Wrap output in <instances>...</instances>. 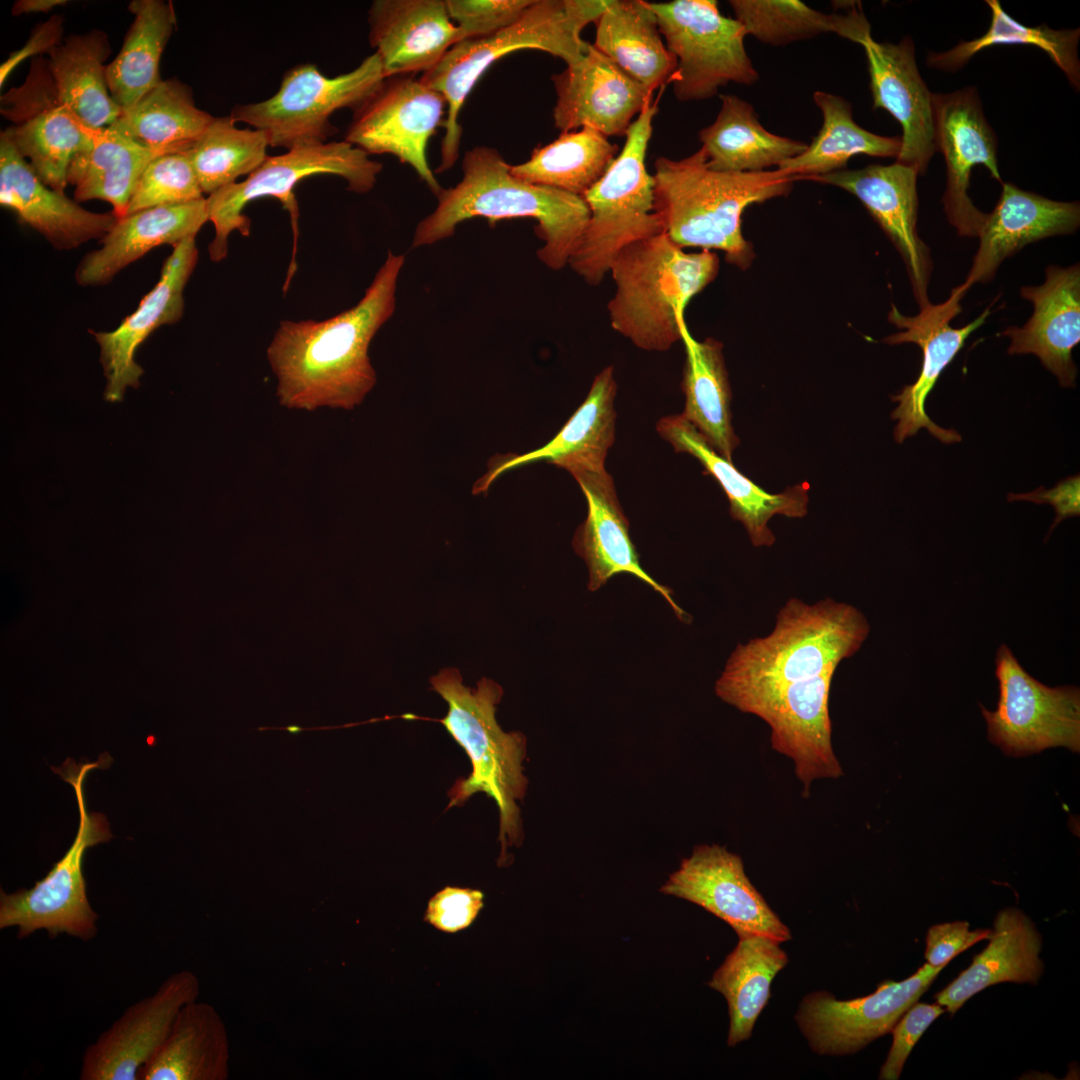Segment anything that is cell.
Instances as JSON below:
<instances>
[{"mask_svg": "<svg viewBox=\"0 0 1080 1080\" xmlns=\"http://www.w3.org/2000/svg\"><path fill=\"white\" fill-rule=\"evenodd\" d=\"M404 261V255L389 250L364 296L335 316L280 322L267 359L283 407L352 410L363 402L377 381L369 345L395 311Z\"/></svg>", "mask_w": 1080, "mask_h": 1080, "instance_id": "obj_1", "label": "cell"}, {"mask_svg": "<svg viewBox=\"0 0 1080 1080\" xmlns=\"http://www.w3.org/2000/svg\"><path fill=\"white\" fill-rule=\"evenodd\" d=\"M870 625L856 607L831 598L808 604L789 599L766 636L738 644L714 690L741 712L788 684L836 669L867 639Z\"/></svg>", "mask_w": 1080, "mask_h": 1080, "instance_id": "obj_2", "label": "cell"}, {"mask_svg": "<svg viewBox=\"0 0 1080 1080\" xmlns=\"http://www.w3.org/2000/svg\"><path fill=\"white\" fill-rule=\"evenodd\" d=\"M463 176L442 189L432 213L416 226L412 247L432 245L451 237L456 227L475 217L495 223L502 219L533 218L544 241L538 258L550 269L568 264L589 221L580 196L514 176L503 156L492 147L477 146L464 154Z\"/></svg>", "mask_w": 1080, "mask_h": 1080, "instance_id": "obj_3", "label": "cell"}, {"mask_svg": "<svg viewBox=\"0 0 1080 1080\" xmlns=\"http://www.w3.org/2000/svg\"><path fill=\"white\" fill-rule=\"evenodd\" d=\"M652 178L654 211L668 237L681 248L721 250L740 269L754 259L752 244L742 234L744 210L787 195L795 180L778 169L714 171L701 148L680 160L658 157Z\"/></svg>", "mask_w": 1080, "mask_h": 1080, "instance_id": "obj_4", "label": "cell"}, {"mask_svg": "<svg viewBox=\"0 0 1080 1080\" xmlns=\"http://www.w3.org/2000/svg\"><path fill=\"white\" fill-rule=\"evenodd\" d=\"M430 683L448 704V712L439 722L465 750L472 765L470 775L457 779L448 791L447 808L463 805L477 792L491 797L500 815L498 865H505L507 847H519L524 837L517 802L523 800L528 785L522 766L527 739L520 731L504 732L499 726L495 714L503 688L497 682L483 677L476 688H469L458 669L444 668Z\"/></svg>", "mask_w": 1080, "mask_h": 1080, "instance_id": "obj_5", "label": "cell"}, {"mask_svg": "<svg viewBox=\"0 0 1080 1080\" xmlns=\"http://www.w3.org/2000/svg\"><path fill=\"white\" fill-rule=\"evenodd\" d=\"M711 250L688 253L665 232L620 251L610 272L612 328L646 351H666L682 339L684 310L718 274Z\"/></svg>", "mask_w": 1080, "mask_h": 1080, "instance_id": "obj_6", "label": "cell"}, {"mask_svg": "<svg viewBox=\"0 0 1080 1080\" xmlns=\"http://www.w3.org/2000/svg\"><path fill=\"white\" fill-rule=\"evenodd\" d=\"M609 0H534L512 25L490 36L460 41L420 80L443 95L446 116L441 162L436 172L450 169L458 159L462 128L459 114L477 81L500 58L523 49H535L561 58L566 64L580 60L590 43L581 38L585 26L595 22Z\"/></svg>", "mask_w": 1080, "mask_h": 1080, "instance_id": "obj_7", "label": "cell"}, {"mask_svg": "<svg viewBox=\"0 0 1080 1080\" xmlns=\"http://www.w3.org/2000/svg\"><path fill=\"white\" fill-rule=\"evenodd\" d=\"M657 102L646 103L626 132L625 144L606 173L582 196L589 221L568 264L597 286L626 246L663 231L654 211L653 178L645 157Z\"/></svg>", "mask_w": 1080, "mask_h": 1080, "instance_id": "obj_8", "label": "cell"}, {"mask_svg": "<svg viewBox=\"0 0 1080 1080\" xmlns=\"http://www.w3.org/2000/svg\"><path fill=\"white\" fill-rule=\"evenodd\" d=\"M112 759L103 753L95 762L76 763L67 758L60 767H51L75 791L79 825L72 845L46 876L29 889L12 893L0 891V929L14 927L24 939L45 930L49 938L59 935L92 940L98 932V914L91 907L83 874L84 855L89 847L112 838L102 813L87 809L84 782L89 772L105 769Z\"/></svg>", "mask_w": 1080, "mask_h": 1080, "instance_id": "obj_9", "label": "cell"}, {"mask_svg": "<svg viewBox=\"0 0 1080 1080\" xmlns=\"http://www.w3.org/2000/svg\"><path fill=\"white\" fill-rule=\"evenodd\" d=\"M381 170L380 162L345 140L295 147L284 154L268 156L244 181L206 197L209 221L215 228L208 247L211 261L219 262L226 257L228 237L233 231L249 236L251 221L243 210L250 202L264 197L278 199L289 211L296 232L298 206L293 190L300 181L314 175H337L346 180L349 190L367 193L373 189Z\"/></svg>", "mask_w": 1080, "mask_h": 1080, "instance_id": "obj_10", "label": "cell"}, {"mask_svg": "<svg viewBox=\"0 0 1080 1080\" xmlns=\"http://www.w3.org/2000/svg\"><path fill=\"white\" fill-rule=\"evenodd\" d=\"M385 80L375 52L352 71L335 77L323 75L312 64H302L286 72L272 97L235 106L230 115L236 122L265 132L269 146L289 150L322 144L336 133L330 116L344 108L357 110Z\"/></svg>", "mask_w": 1080, "mask_h": 1080, "instance_id": "obj_11", "label": "cell"}, {"mask_svg": "<svg viewBox=\"0 0 1080 1080\" xmlns=\"http://www.w3.org/2000/svg\"><path fill=\"white\" fill-rule=\"evenodd\" d=\"M677 67L671 84L679 101H700L733 82L752 85L759 74L744 45L747 33L722 15L715 0L649 3Z\"/></svg>", "mask_w": 1080, "mask_h": 1080, "instance_id": "obj_12", "label": "cell"}, {"mask_svg": "<svg viewBox=\"0 0 1080 1080\" xmlns=\"http://www.w3.org/2000/svg\"><path fill=\"white\" fill-rule=\"evenodd\" d=\"M999 701L995 711L980 705L989 740L1010 756L1065 747L1080 751V690L1048 687L1032 677L1006 644L996 652Z\"/></svg>", "mask_w": 1080, "mask_h": 1080, "instance_id": "obj_13", "label": "cell"}, {"mask_svg": "<svg viewBox=\"0 0 1080 1080\" xmlns=\"http://www.w3.org/2000/svg\"><path fill=\"white\" fill-rule=\"evenodd\" d=\"M6 134L38 177L63 191L73 156L90 146L89 130L60 99L47 58H32L24 82L0 97Z\"/></svg>", "mask_w": 1080, "mask_h": 1080, "instance_id": "obj_14", "label": "cell"}, {"mask_svg": "<svg viewBox=\"0 0 1080 1080\" xmlns=\"http://www.w3.org/2000/svg\"><path fill=\"white\" fill-rule=\"evenodd\" d=\"M442 94L412 75L387 78L354 111L345 141L370 154H391L413 168L437 196L443 189L427 160V144L442 126Z\"/></svg>", "mask_w": 1080, "mask_h": 1080, "instance_id": "obj_15", "label": "cell"}, {"mask_svg": "<svg viewBox=\"0 0 1080 1080\" xmlns=\"http://www.w3.org/2000/svg\"><path fill=\"white\" fill-rule=\"evenodd\" d=\"M943 968L926 963L902 981L886 980L872 994L851 1000H837L826 991L813 992L803 998L795 1020L814 1052L853 1054L891 1032Z\"/></svg>", "mask_w": 1080, "mask_h": 1080, "instance_id": "obj_16", "label": "cell"}, {"mask_svg": "<svg viewBox=\"0 0 1080 1080\" xmlns=\"http://www.w3.org/2000/svg\"><path fill=\"white\" fill-rule=\"evenodd\" d=\"M966 292L967 290L959 285L952 290L945 302L937 305L930 303L915 316H905L892 305L888 319L901 331L885 338V342L892 345L915 343L923 354L921 371L916 381L906 385L898 395L892 397L893 401L898 402L897 408L891 414V418L898 421L894 429V438L898 443L915 435L921 428H926L943 443L961 441L957 431L944 429L928 417L925 402L942 371L961 350L969 335L982 326L990 314V308H986L967 325L952 327L950 321L962 311L960 301Z\"/></svg>", "mask_w": 1080, "mask_h": 1080, "instance_id": "obj_17", "label": "cell"}, {"mask_svg": "<svg viewBox=\"0 0 1080 1080\" xmlns=\"http://www.w3.org/2000/svg\"><path fill=\"white\" fill-rule=\"evenodd\" d=\"M660 892L702 907L730 925L737 936L762 935L779 943L791 939L789 928L749 880L741 857L724 846H695Z\"/></svg>", "mask_w": 1080, "mask_h": 1080, "instance_id": "obj_18", "label": "cell"}, {"mask_svg": "<svg viewBox=\"0 0 1080 1080\" xmlns=\"http://www.w3.org/2000/svg\"><path fill=\"white\" fill-rule=\"evenodd\" d=\"M937 151L944 155L947 183L942 198L949 223L963 237H978L987 213L976 208L968 189L972 168L984 165L1000 182L997 138L974 87L932 93Z\"/></svg>", "mask_w": 1080, "mask_h": 1080, "instance_id": "obj_19", "label": "cell"}, {"mask_svg": "<svg viewBox=\"0 0 1080 1080\" xmlns=\"http://www.w3.org/2000/svg\"><path fill=\"white\" fill-rule=\"evenodd\" d=\"M199 979L190 970L168 976L151 995L126 1008L83 1053L81 1080H138L141 1068L168 1035L179 1011L196 1001Z\"/></svg>", "mask_w": 1080, "mask_h": 1080, "instance_id": "obj_20", "label": "cell"}, {"mask_svg": "<svg viewBox=\"0 0 1080 1080\" xmlns=\"http://www.w3.org/2000/svg\"><path fill=\"white\" fill-rule=\"evenodd\" d=\"M836 669L779 689L750 712L767 723L772 748L794 763L804 795L817 779L839 778L832 746L829 693Z\"/></svg>", "mask_w": 1080, "mask_h": 1080, "instance_id": "obj_21", "label": "cell"}, {"mask_svg": "<svg viewBox=\"0 0 1080 1080\" xmlns=\"http://www.w3.org/2000/svg\"><path fill=\"white\" fill-rule=\"evenodd\" d=\"M917 171L895 162L840 170L812 178L856 196L901 255L920 309L930 304L932 260L917 232Z\"/></svg>", "mask_w": 1080, "mask_h": 1080, "instance_id": "obj_22", "label": "cell"}, {"mask_svg": "<svg viewBox=\"0 0 1080 1080\" xmlns=\"http://www.w3.org/2000/svg\"><path fill=\"white\" fill-rule=\"evenodd\" d=\"M198 255L195 238L174 246L163 263L158 282L134 312L113 331H90L100 347L107 401H122L128 387H139L144 371L135 361L136 351L154 330L175 324L182 318L183 291L198 262Z\"/></svg>", "mask_w": 1080, "mask_h": 1080, "instance_id": "obj_23", "label": "cell"}, {"mask_svg": "<svg viewBox=\"0 0 1080 1080\" xmlns=\"http://www.w3.org/2000/svg\"><path fill=\"white\" fill-rule=\"evenodd\" d=\"M551 80L557 96L553 120L561 133L589 127L606 137L626 135L652 96L593 44Z\"/></svg>", "mask_w": 1080, "mask_h": 1080, "instance_id": "obj_24", "label": "cell"}, {"mask_svg": "<svg viewBox=\"0 0 1080 1080\" xmlns=\"http://www.w3.org/2000/svg\"><path fill=\"white\" fill-rule=\"evenodd\" d=\"M564 469L578 482L587 501V517L575 532L573 547L587 565L588 589L596 591L614 575L629 573L664 597L679 620L688 622L689 615L673 600L672 591L642 568L629 536L628 520L604 464L581 462Z\"/></svg>", "mask_w": 1080, "mask_h": 1080, "instance_id": "obj_25", "label": "cell"}, {"mask_svg": "<svg viewBox=\"0 0 1080 1080\" xmlns=\"http://www.w3.org/2000/svg\"><path fill=\"white\" fill-rule=\"evenodd\" d=\"M860 45L867 58L873 108L886 110L902 127L896 162L922 175L937 147L932 93L919 73L914 43L909 36L894 44L869 35Z\"/></svg>", "mask_w": 1080, "mask_h": 1080, "instance_id": "obj_26", "label": "cell"}, {"mask_svg": "<svg viewBox=\"0 0 1080 1080\" xmlns=\"http://www.w3.org/2000/svg\"><path fill=\"white\" fill-rule=\"evenodd\" d=\"M0 204L60 250L102 239L118 219L113 211L86 210L63 191L47 186L5 131L0 134Z\"/></svg>", "mask_w": 1080, "mask_h": 1080, "instance_id": "obj_27", "label": "cell"}, {"mask_svg": "<svg viewBox=\"0 0 1080 1080\" xmlns=\"http://www.w3.org/2000/svg\"><path fill=\"white\" fill-rule=\"evenodd\" d=\"M1021 296L1034 311L1022 326L1008 327L1000 335L1010 338L1008 354H1034L1063 387H1074L1077 368L1072 350L1080 341L1079 264L1049 266L1040 286H1023Z\"/></svg>", "mask_w": 1080, "mask_h": 1080, "instance_id": "obj_28", "label": "cell"}, {"mask_svg": "<svg viewBox=\"0 0 1080 1080\" xmlns=\"http://www.w3.org/2000/svg\"><path fill=\"white\" fill-rule=\"evenodd\" d=\"M656 429L676 452L695 457L705 473L716 479L728 498L732 518L742 523L754 546L770 547L774 544L775 536L768 526L773 516L802 518L807 514V483L788 487L779 494L768 493L737 470L732 461L718 454L682 415L661 418Z\"/></svg>", "mask_w": 1080, "mask_h": 1080, "instance_id": "obj_29", "label": "cell"}, {"mask_svg": "<svg viewBox=\"0 0 1080 1080\" xmlns=\"http://www.w3.org/2000/svg\"><path fill=\"white\" fill-rule=\"evenodd\" d=\"M368 20L386 79L429 71L460 41L444 0H376Z\"/></svg>", "mask_w": 1080, "mask_h": 1080, "instance_id": "obj_30", "label": "cell"}, {"mask_svg": "<svg viewBox=\"0 0 1080 1080\" xmlns=\"http://www.w3.org/2000/svg\"><path fill=\"white\" fill-rule=\"evenodd\" d=\"M1080 225L1078 202H1059L1002 183L994 210L979 232V247L966 280V290L990 281L1002 261L1025 245L1044 238L1070 234Z\"/></svg>", "mask_w": 1080, "mask_h": 1080, "instance_id": "obj_31", "label": "cell"}, {"mask_svg": "<svg viewBox=\"0 0 1080 1080\" xmlns=\"http://www.w3.org/2000/svg\"><path fill=\"white\" fill-rule=\"evenodd\" d=\"M209 221L206 198L192 202L152 207L117 219L101 239L99 249L87 253L75 270L81 286H102L122 269L155 247H173L195 238Z\"/></svg>", "mask_w": 1080, "mask_h": 1080, "instance_id": "obj_32", "label": "cell"}, {"mask_svg": "<svg viewBox=\"0 0 1080 1080\" xmlns=\"http://www.w3.org/2000/svg\"><path fill=\"white\" fill-rule=\"evenodd\" d=\"M616 393L613 367L609 366L594 378L584 402L553 439L525 454L494 457L488 471L474 484L472 493L486 492L504 472L536 461L545 460L563 469L580 462L604 464L615 441Z\"/></svg>", "mask_w": 1080, "mask_h": 1080, "instance_id": "obj_33", "label": "cell"}, {"mask_svg": "<svg viewBox=\"0 0 1080 1080\" xmlns=\"http://www.w3.org/2000/svg\"><path fill=\"white\" fill-rule=\"evenodd\" d=\"M986 948L970 966L935 995L936 1003L951 1014L972 996L992 985L1013 982L1037 984L1043 973L1039 957L1042 938L1034 922L1018 908L1001 910L995 917Z\"/></svg>", "mask_w": 1080, "mask_h": 1080, "instance_id": "obj_34", "label": "cell"}, {"mask_svg": "<svg viewBox=\"0 0 1080 1080\" xmlns=\"http://www.w3.org/2000/svg\"><path fill=\"white\" fill-rule=\"evenodd\" d=\"M229 1074L225 1023L214 1006L196 1000L179 1011L138 1080H227Z\"/></svg>", "mask_w": 1080, "mask_h": 1080, "instance_id": "obj_35", "label": "cell"}, {"mask_svg": "<svg viewBox=\"0 0 1080 1080\" xmlns=\"http://www.w3.org/2000/svg\"><path fill=\"white\" fill-rule=\"evenodd\" d=\"M594 23L593 46L629 77L652 93L671 82L677 60L663 42L649 2L609 0Z\"/></svg>", "mask_w": 1080, "mask_h": 1080, "instance_id": "obj_36", "label": "cell"}, {"mask_svg": "<svg viewBox=\"0 0 1080 1080\" xmlns=\"http://www.w3.org/2000/svg\"><path fill=\"white\" fill-rule=\"evenodd\" d=\"M715 121L699 132L708 168L719 172H762L801 154L805 142L779 136L759 122L754 107L734 95H721Z\"/></svg>", "mask_w": 1080, "mask_h": 1080, "instance_id": "obj_37", "label": "cell"}, {"mask_svg": "<svg viewBox=\"0 0 1080 1080\" xmlns=\"http://www.w3.org/2000/svg\"><path fill=\"white\" fill-rule=\"evenodd\" d=\"M110 53L108 35L94 29L64 38L47 54L60 99L89 129L108 127L122 114L107 83Z\"/></svg>", "mask_w": 1080, "mask_h": 1080, "instance_id": "obj_38", "label": "cell"}, {"mask_svg": "<svg viewBox=\"0 0 1080 1080\" xmlns=\"http://www.w3.org/2000/svg\"><path fill=\"white\" fill-rule=\"evenodd\" d=\"M735 948L713 973L708 986L727 1001V1044L735 1046L750 1038L759 1014L771 995L774 977L788 963L779 942L762 935L738 936Z\"/></svg>", "mask_w": 1080, "mask_h": 1080, "instance_id": "obj_39", "label": "cell"}, {"mask_svg": "<svg viewBox=\"0 0 1080 1080\" xmlns=\"http://www.w3.org/2000/svg\"><path fill=\"white\" fill-rule=\"evenodd\" d=\"M88 130L91 144L73 156L67 183L74 186L76 202L103 200L123 217L146 167L167 153L139 145L109 126Z\"/></svg>", "mask_w": 1080, "mask_h": 1080, "instance_id": "obj_40", "label": "cell"}, {"mask_svg": "<svg viewBox=\"0 0 1080 1080\" xmlns=\"http://www.w3.org/2000/svg\"><path fill=\"white\" fill-rule=\"evenodd\" d=\"M686 361L681 382L685 408L681 414L722 457L732 461L739 445L731 423V389L721 342L694 339L687 326L682 330Z\"/></svg>", "mask_w": 1080, "mask_h": 1080, "instance_id": "obj_41", "label": "cell"}, {"mask_svg": "<svg viewBox=\"0 0 1080 1080\" xmlns=\"http://www.w3.org/2000/svg\"><path fill=\"white\" fill-rule=\"evenodd\" d=\"M128 9L133 22L119 53L106 67L109 92L122 112L162 81L160 59L176 27L171 2L134 0Z\"/></svg>", "mask_w": 1080, "mask_h": 1080, "instance_id": "obj_42", "label": "cell"}, {"mask_svg": "<svg viewBox=\"0 0 1080 1080\" xmlns=\"http://www.w3.org/2000/svg\"><path fill=\"white\" fill-rule=\"evenodd\" d=\"M813 99L822 112L823 125L805 151L783 162L779 171L795 179L811 180L846 169L849 159L860 154L897 158L901 138L881 136L860 127L846 99L824 91H816Z\"/></svg>", "mask_w": 1080, "mask_h": 1080, "instance_id": "obj_43", "label": "cell"}, {"mask_svg": "<svg viewBox=\"0 0 1080 1080\" xmlns=\"http://www.w3.org/2000/svg\"><path fill=\"white\" fill-rule=\"evenodd\" d=\"M214 116L199 109L189 85L163 80L109 127L146 148L186 152Z\"/></svg>", "mask_w": 1080, "mask_h": 1080, "instance_id": "obj_44", "label": "cell"}, {"mask_svg": "<svg viewBox=\"0 0 1080 1080\" xmlns=\"http://www.w3.org/2000/svg\"><path fill=\"white\" fill-rule=\"evenodd\" d=\"M617 145L589 127L562 132L537 147L526 162L510 165L517 178L582 197L608 170Z\"/></svg>", "mask_w": 1080, "mask_h": 1080, "instance_id": "obj_45", "label": "cell"}, {"mask_svg": "<svg viewBox=\"0 0 1080 1080\" xmlns=\"http://www.w3.org/2000/svg\"><path fill=\"white\" fill-rule=\"evenodd\" d=\"M735 19L764 44L785 45L835 33L857 44L871 35L864 13L853 7L845 14L823 13L798 0H731Z\"/></svg>", "mask_w": 1080, "mask_h": 1080, "instance_id": "obj_46", "label": "cell"}, {"mask_svg": "<svg viewBox=\"0 0 1080 1080\" xmlns=\"http://www.w3.org/2000/svg\"><path fill=\"white\" fill-rule=\"evenodd\" d=\"M991 11V24L982 36L961 42L945 52H930L927 64L930 67L956 71L981 50L994 45H1032L1048 54L1051 60L1064 72L1070 84L1080 88V62L1077 46L1080 29L1054 30L1046 25L1025 26L1011 18L1002 9L998 0L985 1Z\"/></svg>", "mask_w": 1080, "mask_h": 1080, "instance_id": "obj_47", "label": "cell"}, {"mask_svg": "<svg viewBox=\"0 0 1080 1080\" xmlns=\"http://www.w3.org/2000/svg\"><path fill=\"white\" fill-rule=\"evenodd\" d=\"M231 115L214 117L185 152L203 193L208 195L250 175L267 159L268 137L262 130L241 129Z\"/></svg>", "mask_w": 1080, "mask_h": 1080, "instance_id": "obj_48", "label": "cell"}, {"mask_svg": "<svg viewBox=\"0 0 1080 1080\" xmlns=\"http://www.w3.org/2000/svg\"><path fill=\"white\" fill-rule=\"evenodd\" d=\"M185 152L163 154L146 167L131 195L126 214L204 198Z\"/></svg>", "mask_w": 1080, "mask_h": 1080, "instance_id": "obj_49", "label": "cell"}, {"mask_svg": "<svg viewBox=\"0 0 1080 1080\" xmlns=\"http://www.w3.org/2000/svg\"><path fill=\"white\" fill-rule=\"evenodd\" d=\"M445 1L460 41H465L490 36L512 25L534 0Z\"/></svg>", "mask_w": 1080, "mask_h": 1080, "instance_id": "obj_50", "label": "cell"}, {"mask_svg": "<svg viewBox=\"0 0 1080 1080\" xmlns=\"http://www.w3.org/2000/svg\"><path fill=\"white\" fill-rule=\"evenodd\" d=\"M946 1009L935 1003L912 1004L892 1029V1045L879 1073V1079L897 1080L913 1047L927 1028Z\"/></svg>", "mask_w": 1080, "mask_h": 1080, "instance_id": "obj_51", "label": "cell"}, {"mask_svg": "<svg viewBox=\"0 0 1080 1080\" xmlns=\"http://www.w3.org/2000/svg\"><path fill=\"white\" fill-rule=\"evenodd\" d=\"M484 906L478 889L446 886L428 901L424 921L444 933H456L472 925Z\"/></svg>", "mask_w": 1080, "mask_h": 1080, "instance_id": "obj_52", "label": "cell"}, {"mask_svg": "<svg viewBox=\"0 0 1080 1080\" xmlns=\"http://www.w3.org/2000/svg\"><path fill=\"white\" fill-rule=\"evenodd\" d=\"M967 921L935 924L928 929L924 957L933 967L947 964L974 944L988 940L992 929L970 930Z\"/></svg>", "mask_w": 1080, "mask_h": 1080, "instance_id": "obj_53", "label": "cell"}, {"mask_svg": "<svg viewBox=\"0 0 1080 1080\" xmlns=\"http://www.w3.org/2000/svg\"><path fill=\"white\" fill-rule=\"evenodd\" d=\"M63 23L62 16L53 15L34 28L26 43L20 49L11 52L1 64L0 87L3 86L10 73L25 59L48 54L63 41Z\"/></svg>", "mask_w": 1080, "mask_h": 1080, "instance_id": "obj_54", "label": "cell"}, {"mask_svg": "<svg viewBox=\"0 0 1080 1080\" xmlns=\"http://www.w3.org/2000/svg\"><path fill=\"white\" fill-rule=\"evenodd\" d=\"M1080 479L1075 475L1059 482L1052 489L1042 487L1026 494H1009L1008 500H1026L1037 504H1051L1056 512V517L1051 531L1055 526L1066 518L1078 516L1080 513Z\"/></svg>", "mask_w": 1080, "mask_h": 1080, "instance_id": "obj_55", "label": "cell"}, {"mask_svg": "<svg viewBox=\"0 0 1080 1080\" xmlns=\"http://www.w3.org/2000/svg\"><path fill=\"white\" fill-rule=\"evenodd\" d=\"M67 0H18L12 8L11 13L14 16L31 13H47L55 7L66 5Z\"/></svg>", "mask_w": 1080, "mask_h": 1080, "instance_id": "obj_56", "label": "cell"}]
</instances>
